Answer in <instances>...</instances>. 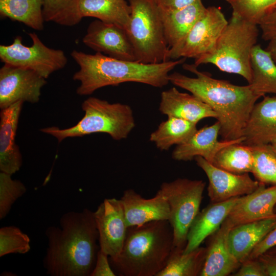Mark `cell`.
Instances as JSON below:
<instances>
[{
	"label": "cell",
	"instance_id": "cell-42",
	"mask_svg": "<svg viewBox=\"0 0 276 276\" xmlns=\"http://www.w3.org/2000/svg\"><path fill=\"white\" fill-rule=\"evenodd\" d=\"M266 50L269 52L273 60L276 63V37L269 41Z\"/></svg>",
	"mask_w": 276,
	"mask_h": 276
},
{
	"label": "cell",
	"instance_id": "cell-13",
	"mask_svg": "<svg viewBox=\"0 0 276 276\" xmlns=\"http://www.w3.org/2000/svg\"><path fill=\"white\" fill-rule=\"evenodd\" d=\"M209 180L208 195L212 203L221 202L254 192L260 182L248 173L235 174L220 169L201 156L194 158Z\"/></svg>",
	"mask_w": 276,
	"mask_h": 276
},
{
	"label": "cell",
	"instance_id": "cell-11",
	"mask_svg": "<svg viewBox=\"0 0 276 276\" xmlns=\"http://www.w3.org/2000/svg\"><path fill=\"white\" fill-rule=\"evenodd\" d=\"M46 79L35 72L4 64L0 69V108L19 102L39 101Z\"/></svg>",
	"mask_w": 276,
	"mask_h": 276
},
{
	"label": "cell",
	"instance_id": "cell-45",
	"mask_svg": "<svg viewBox=\"0 0 276 276\" xmlns=\"http://www.w3.org/2000/svg\"><path fill=\"white\" fill-rule=\"evenodd\" d=\"M274 212L276 214V204H275V205L274 206Z\"/></svg>",
	"mask_w": 276,
	"mask_h": 276
},
{
	"label": "cell",
	"instance_id": "cell-5",
	"mask_svg": "<svg viewBox=\"0 0 276 276\" xmlns=\"http://www.w3.org/2000/svg\"><path fill=\"white\" fill-rule=\"evenodd\" d=\"M258 25L232 14L214 50L195 59L194 64H214L220 70L239 75L250 83L251 55L257 44Z\"/></svg>",
	"mask_w": 276,
	"mask_h": 276
},
{
	"label": "cell",
	"instance_id": "cell-28",
	"mask_svg": "<svg viewBox=\"0 0 276 276\" xmlns=\"http://www.w3.org/2000/svg\"><path fill=\"white\" fill-rule=\"evenodd\" d=\"M0 15L24 24L35 30L44 29L42 0H0Z\"/></svg>",
	"mask_w": 276,
	"mask_h": 276
},
{
	"label": "cell",
	"instance_id": "cell-19",
	"mask_svg": "<svg viewBox=\"0 0 276 276\" xmlns=\"http://www.w3.org/2000/svg\"><path fill=\"white\" fill-rule=\"evenodd\" d=\"M232 228L224 221L212 235L200 276H226L235 272L241 263L232 252L229 243Z\"/></svg>",
	"mask_w": 276,
	"mask_h": 276
},
{
	"label": "cell",
	"instance_id": "cell-14",
	"mask_svg": "<svg viewBox=\"0 0 276 276\" xmlns=\"http://www.w3.org/2000/svg\"><path fill=\"white\" fill-rule=\"evenodd\" d=\"M82 42L96 52L118 59L136 61L125 29L118 25L95 20L88 25Z\"/></svg>",
	"mask_w": 276,
	"mask_h": 276
},
{
	"label": "cell",
	"instance_id": "cell-31",
	"mask_svg": "<svg viewBox=\"0 0 276 276\" xmlns=\"http://www.w3.org/2000/svg\"><path fill=\"white\" fill-rule=\"evenodd\" d=\"M80 0H42V13L45 21L72 27L78 24L80 14Z\"/></svg>",
	"mask_w": 276,
	"mask_h": 276
},
{
	"label": "cell",
	"instance_id": "cell-17",
	"mask_svg": "<svg viewBox=\"0 0 276 276\" xmlns=\"http://www.w3.org/2000/svg\"><path fill=\"white\" fill-rule=\"evenodd\" d=\"M120 200L128 227L154 221L169 220V206L159 191L154 197L147 199L130 189L124 192Z\"/></svg>",
	"mask_w": 276,
	"mask_h": 276
},
{
	"label": "cell",
	"instance_id": "cell-2",
	"mask_svg": "<svg viewBox=\"0 0 276 276\" xmlns=\"http://www.w3.org/2000/svg\"><path fill=\"white\" fill-rule=\"evenodd\" d=\"M182 67L196 77L174 72L169 75V82L190 91L216 113L220 126L219 134L223 140L243 137L250 113L262 97L254 91L248 84L240 86L215 79L199 71L194 64L183 63Z\"/></svg>",
	"mask_w": 276,
	"mask_h": 276
},
{
	"label": "cell",
	"instance_id": "cell-26",
	"mask_svg": "<svg viewBox=\"0 0 276 276\" xmlns=\"http://www.w3.org/2000/svg\"><path fill=\"white\" fill-rule=\"evenodd\" d=\"M251 68L252 79L248 84L252 90L261 97L266 94H276V63L259 44L252 51Z\"/></svg>",
	"mask_w": 276,
	"mask_h": 276
},
{
	"label": "cell",
	"instance_id": "cell-30",
	"mask_svg": "<svg viewBox=\"0 0 276 276\" xmlns=\"http://www.w3.org/2000/svg\"><path fill=\"white\" fill-rule=\"evenodd\" d=\"M254 162L252 147L234 143L220 150L211 164L229 172L241 174L251 173Z\"/></svg>",
	"mask_w": 276,
	"mask_h": 276
},
{
	"label": "cell",
	"instance_id": "cell-10",
	"mask_svg": "<svg viewBox=\"0 0 276 276\" xmlns=\"http://www.w3.org/2000/svg\"><path fill=\"white\" fill-rule=\"evenodd\" d=\"M227 24L219 8L214 6L206 8L185 38L169 49V60L196 59L211 52Z\"/></svg>",
	"mask_w": 276,
	"mask_h": 276
},
{
	"label": "cell",
	"instance_id": "cell-34",
	"mask_svg": "<svg viewBox=\"0 0 276 276\" xmlns=\"http://www.w3.org/2000/svg\"><path fill=\"white\" fill-rule=\"evenodd\" d=\"M30 239L20 228L14 226L0 228V257L10 254H25L30 249Z\"/></svg>",
	"mask_w": 276,
	"mask_h": 276
},
{
	"label": "cell",
	"instance_id": "cell-3",
	"mask_svg": "<svg viewBox=\"0 0 276 276\" xmlns=\"http://www.w3.org/2000/svg\"><path fill=\"white\" fill-rule=\"evenodd\" d=\"M71 56L79 67L73 78L80 82L76 93L80 96L91 95L105 86L128 82L163 87L169 83L170 72L184 63L186 59L145 64L114 58L99 52L89 54L74 50Z\"/></svg>",
	"mask_w": 276,
	"mask_h": 276
},
{
	"label": "cell",
	"instance_id": "cell-27",
	"mask_svg": "<svg viewBox=\"0 0 276 276\" xmlns=\"http://www.w3.org/2000/svg\"><path fill=\"white\" fill-rule=\"evenodd\" d=\"M197 124L189 121L168 117L152 132L149 140L162 151H167L174 145H179L188 140L197 131Z\"/></svg>",
	"mask_w": 276,
	"mask_h": 276
},
{
	"label": "cell",
	"instance_id": "cell-23",
	"mask_svg": "<svg viewBox=\"0 0 276 276\" xmlns=\"http://www.w3.org/2000/svg\"><path fill=\"white\" fill-rule=\"evenodd\" d=\"M206 8L201 0L176 10H164L158 8L169 49L175 47L185 38Z\"/></svg>",
	"mask_w": 276,
	"mask_h": 276
},
{
	"label": "cell",
	"instance_id": "cell-1",
	"mask_svg": "<svg viewBox=\"0 0 276 276\" xmlns=\"http://www.w3.org/2000/svg\"><path fill=\"white\" fill-rule=\"evenodd\" d=\"M60 227L51 226L45 235L48 247L43 260L52 276H90L99 249L94 212L84 209L60 218Z\"/></svg>",
	"mask_w": 276,
	"mask_h": 276
},
{
	"label": "cell",
	"instance_id": "cell-39",
	"mask_svg": "<svg viewBox=\"0 0 276 276\" xmlns=\"http://www.w3.org/2000/svg\"><path fill=\"white\" fill-rule=\"evenodd\" d=\"M112 268L109 256L100 248L98 251L94 268L90 276H115Z\"/></svg>",
	"mask_w": 276,
	"mask_h": 276
},
{
	"label": "cell",
	"instance_id": "cell-25",
	"mask_svg": "<svg viewBox=\"0 0 276 276\" xmlns=\"http://www.w3.org/2000/svg\"><path fill=\"white\" fill-rule=\"evenodd\" d=\"M79 9L82 18L94 17L125 30L130 20L131 8L125 0H80Z\"/></svg>",
	"mask_w": 276,
	"mask_h": 276
},
{
	"label": "cell",
	"instance_id": "cell-43",
	"mask_svg": "<svg viewBox=\"0 0 276 276\" xmlns=\"http://www.w3.org/2000/svg\"><path fill=\"white\" fill-rule=\"evenodd\" d=\"M269 254H276V246L269 249L267 252Z\"/></svg>",
	"mask_w": 276,
	"mask_h": 276
},
{
	"label": "cell",
	"instance_id": "cell-6",
	"mask_svg": "<svg viewBox=\"0 0 276 276\" xmlns=\"http://www.w3.org/2000/svg\"><path fill=\"white\" fill-rule=\"evenodd\" d=\"M83 118L74 126L65 129L52 126L42 128L59 142L66 138L82 136L94 133H105L118 141L127 137L135 126L131 107L120 103H110L96 97L83 101Z\"/></svg>",
	"mask_w": 276,
	"mask_h": 276
},
{
	"label": "cell",
	"instance_id": "cell-35",
	"mask_svg": "<svg viewBox=\"0 0 276 276\" xmlns=\"http://www.w3.org/2000/svg\"><path fill=\"white\" fill-rule=\"evenodd\" d=\"M25 186L20 180L13 179L11 175L0 173V219L9 213L13 203L26 192Z\"/></svg>",
	"mask_w": 276,
	"mask_h": 276
},
{
	"label": "cell",
	"instance_id": "cell-9",
	"mask_svg": "<svg viewBox=\"0 0 276 276\" xmlns=\"http://www.w3.org/2000/svg\"><path fill=\"white\" fill-rule=\"evenodd\" d=\"M32 44L28 47L17 36L10 45H0V59L4 64L33 71L46 79L67 63L63 51L46 46L35 33H29Z\"/></svg>",
	"mask_w": 276,
	"mask_h": 276
},
{
	"label": "cell",
	"instance_id": "cell-20",
	"mask_svg": "<svg viewBox=\"0 0 276 276\" xmlns=\"http://www.w3.org/2000/svg\"><path fill=\"white\" fill-rule=\"evenodd\" d=\"M159 110L168 117L195 124L205 118H217L216 113L206 103L192 94L180 92L175 87L161 93Z\"/></svg>",
	"mask_w": 276,
	"mask_h": 276
},
{
	"label": "cell",
	"instance_id": "cell-7",
	"mask_svg": "<svg viewBox=\"0 0 276 276\" xmlns=\"http://www.w3.org/2000/svg\"><path fill=\"white\" fill-rule=\"evenodd\" d=\"M130 20L125 30L136 61L156 64L169 60V48L158 7L154 0H128Z\"/></svg>",
	"mask_w": 276,
	"mask_h": 276
},
{
	"label": "cell",
	"instance_id": "cell-41",
	"mask_svg": "<svg viewBox=\"0 0 276 276\" xmlns=\"http://www.w3.org/2000/svg\"><path fill=\"white\" fill-rule=\"evenodd\" d=\"M258 259L263 265L266 276H276V254L266 252Z\"/></svg>",
	"mask_w": 276,
	"mask_h": 276
},
{
	"label": "cell",
	"instance_id": "cell-4",
	"mask_svg": "<svg viewBox=\"0 0 276 276\" xmlns=\"http://www.w3.org/2000/svg\"><path fill=\"white\" fill-rule=\"evenodd\" d=\"M174 248L168 220H157L128 228L121 251L110 259L121 276H156L165 266Z\"/></svg>",
	"mask_w": 276,
	"mask_h": 276
},
{
	"label": "cell",
	"instance_id": "cell-36",
	"mask_svg": "<svg viewBox=\"0 0 276 276\" xmlns=\"http://www.w3.org/2000/svg\"><path fill=\"white\" fill-rule=\"evenodd\" d=\"M233 275L235 276H266L265 270L260 260L257 259H247Z\"/></svg>",
	"mask_w": 276,
	"mask_h": 276
},
{
	"label": "cell",
	"instance_id": "cell-38",
	"mask_svg": "<svg viewBox=\"0 0 276 276\" xmlns=\"http://www.w3.org/2000/svg\"><path fill=\"white\" fill-rule=\"evenodd\" d=\"M276 246V226L270 231L254 247L247 259H257Z\"/></svg>",
	"mask_w": 276,
	"mask_h": 276
},
{
	"label": "cell",
	"instance_id": "cell-15",
	"mask_svg": "<svg viewBox=\"0 0 276 276\" xmlns=\"http://www.w3.org/2000/svg\"><path fill=\"white\" fill-rule=\"evenodd\" d=\"M276 186L260 183L252 193L242 196L224 220L232 228L238 225L276 216Z\"/></svg>",
	"mask_w": 276,
	"mask_h": 276
},
{
	"label": "cell",
	"instance_id": "cell-21",
	"mask_svg": "<svg viewBox=\"0 0 276 276\" xmlns=\"http://www.w3.org/2000/svg\"><path fill=\"white\" fill-rule=\"evenodd\" d=\"M242 144L254 146L270 144L276 137V96H265L256 103L243 132Z\"/></svg>",
	"mask_w": 276,
	"mask_h": 276
},
{
	"label": "cell",
	"instance_id": "cell-18",
	"mask_svg": "<svg viewBox=\"0 0 276 276\" xmlns=\"http://www.w3.org/2000/svg\"><path fill=\"white\" fill-rule=\"evenodd\" d=\"M23 103L17 102L0 113V170L11 175L19 170L22 162L15 136Z\"/></svg>",
	"mask_w": 276,
	"mask_h": 276
},
{
	"label": "cell",
	"instance_id": "cell-33",
	"mask_svg": "<svg viewBox=\"0 0 276 276\" xmlns=\"http://www.w3.org/2000/svg\"><path fill=\"white\" fill-rule=\"evenodd\" d=\"M234 14L258 25L262 18L276 7V0H225Z\"/></svg>",
	"mask_w": 276,
	"mask_h": 276
},
{
	"label": "cell",
	"instance_id": "cell-24",
	"mask_svg": "<svg viewBox=\"0 0 276 276\" xmlns=\"http://www.w3.org/2000/svg\"><path fill=\"white\" fill-rule=\"evenodd\" d=\"M276 226V216L233 227L229 233L231 250L238 261L246 260L254 247Z\"/></svg>",
	"mask_w": 276,
	"mask_h": 276
},
{
	"label": "cell",
	"instance_id": "cell-29",
	"mask_svg": "<svg viewBox=\"0 0 276 276\" xmlns=\"http://www.w3.org/2000/svg\"><path fill=\"white\" fill-rule=\"evenodd\" d=\"M185 248L174 247L164 268L156 276L200 275L205 260L206 249L199 246L190 252Z\"/></svg>",
	"mask_w": 276,
	"mask_h": 276
},
{
	"label": "cell",
	"instance_id": "cell-44",
	"mask_svg": "<svg viewBox=\"0 0 276 276\" xmlns=\"http://www.w3.org/2000/svg\"><path fill=\"white\" fill-rule=\"evenodd\" d=\"M276 148V137H275L270 143Z\"/></svg>",
	"mask_w": 276,
	"mask_h": 276
},
{
	"label": "cell",
	"instance_id": "cell-8",
	"mask_svg": "<svg viewBox=\"0 0 276 276\" xmlns=\"http://www.w3.org/2000/svg\"><path fill=\"white\" fill-rule=\"evenodd\" d=\"M205 187L202 180L183 178L161 184L158 191L169 206L168 221L173 230L174 247L185 248L189 230L199 212Z\"/></svg>",
	"mask_w": 276,
	"mask_h": 276
},
{
	"label": "cell",
	"instance_id": "cell-32",
	"mask_svg": "<svg viewBox=\"0 0 276 276\" xmlns=\"http://www.w3.org/2000/svg\"><path fill=\"white\" fill-rule=\"evenodd\" d=\"M251 147L254 156L251 173L260 183L276 186V148L271 144Z\"/></svg>",
	"mask_w": 276,
	"mask_h": 276
},
{
	"label": "cell",
	"instance_id": "cell-16",
	"mask_svg": "<svg viewBox=\"0 0 276 276\" xmlns=\"http://www.w3.org/2000/svg\"><path fill=\"white\" fill-rule=\"evenodd\" d=\"M220 126L217 121L210 126L197 131L186 142L177 145L172 153V158L178 161H189L201 156L212 163L218 152L224 147L234 143H242L244 137L219 141Z\"/></svg>",
	"mask_w": 276,
	"mask_h": 276
},
{
	"label": "cell",
	"instance_id": "cell-37",
	"mask_svg": "<svg viewBox=\"0 0 276 276\" xmlns=\"http://www.w3.org/2000/svg\"><path fill=\"white\" fill-rule=\"evenodd\" d=\"M258 26L263 40L269 41L276 37V7L262 18Z\"/></svg>",
	"mask_w": 276,
	"mask_h": 276
},
{
	"label": "cell",
	"instance_id": "cell-40",
	"mask_svg": "<svg viewBox=\"0 0 276 276\" xmlns=\"http://www.w3.org/2000/svg\"><path fill=\"white\" fill-rule=\"evenodd\" d=\"M158 8L164 10L180 9L199 0H154Z\"/></svg>",
	"mask_w": 276,
	"mask_h": 276
},
{
	"label": "cell",
	"instance_id": "cell-12",
	"mask_svg": "<svg viewBox=\"0 0 276 276\" xmlns=\"http://www.w3.org/2000/svg\"><path fill=\"white\" fill-rule=\"evenodd\" d=\"M94 216L99 248L110 259H114L122 250L128 228L121 200L105 199L94 212Z\"/></svg>",
	"mask_w": 276,
	"mask_h": 276
},
{
	"label": "cell",
	"instance_id": "cell-22",
	"mask_svg": "<svg viewBox=\"0 0 276 276\" xmlns=\"http://www.w3.org/2000/svg\"><path fill=\"white\" fill-rule=\"evenodd\" d=\"M240 197L212 203L199 212L189 230L183 252H190L199 247L206 238L215 232Z\"/></svg>",
	"mask_w": 276,
	"mask_h": 276
}]
</instances>
